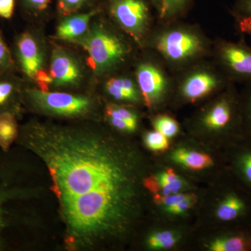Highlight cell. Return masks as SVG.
<instances>
[{
  "label": "cell",
  "instance_id": "2e32d148",
  "mask_svg": "<svg viewBox=\"0 0 251 251\" xmlns=\"http://www.w3.org/2000/svg\"><path fill=\"white\" fill-rule=\"evenodd\" d=\"M107 92L117 100L137 101L139 94L134 82L125 77H113L105 85Z\"/></svg>",
  "mask_w": 251,
  "mask_h": 251
},
{
  "label": "cell",
  "instance_id": "d6986e66",
  "mask_svg": "<svg viewBox=\"0 0 251 251\" xmlns=\"http://www.w3.org/2000/svg\"><path fill=\"white\" fill-rule=\"evenodd\" d=\"M236 159L238 175L251 189V145L238 153Z\"/></svg>",
  "mask_w": 251,
  "mask_h": 251
},
{
  "label": "cell",
  "instance_id": "8fae6325",
  "mask_svg": "<svg viewBox=\"0 0 251 251\" xmlns=\"http://www.w3.org/2000/svg\"><path fill=\"white\" fill-rule=\"evenodd\" d=\"M249 211L250 203L247 198L236 191H231L218 206L216 216L223 222L232 223L246 217Z\"/></svg>",
  "mask_w": 251,
  "mask_h": 251
},
{
  "label": "cell",
  "instance_id": "ac0fdd59",
  "mask_svg": "<svg viewBox=\"0 0 251 251\" xmlns=\"http://www.w3.org/2000/svg\"><path fill=\"white\" fill-rule=\"evenodd\" d=\"M18 135V124L14 114L9 112L0 113V149L7 152Z\"/></svg>",
  "mask_w": 251,
  "mask_h": 251
},
{
  "label": "cell",
  "instance_id": "44dd1931",
  "mask_svg": "<svg viewBox=\"0 0 251 251\" xmlns=\"http://www.w3.org/2000/svg\"><path fill=\"white\" fill-rule=\"evenodd\" d=\"M155 128L167 138H172L179 132V125L171 117L159 116L153 122Z\"/></svg>",
  "mask_w": 251,
  "mask_h": 251
},
{
  "label": "cell",
  "instance_id": "7a4b0ae2",
  "mask_svg": "<svg viewBox=\"0 0 251 251\" xmlns=\"http://www.w3.org/2000/svg\"><path fill=\"white\" fill-rule=\"evenodd\" d=\"M79 43L89 54V63L94 72H108L123 62L127 53L123 42L111 31L96 26L87 31Z\"/></svg>",
  "mask_w": 251,
  "mask_h": 251
},
{
  "label": "cell",
  "instance_id": "603a6c76",
  "mask_svg": "<svg viewBox=\"0 0 251 251\" xmlns=\"http://www.w3.org/2000/svg\"><path fill=\"white\" fill-rule=\"evenodd\" d=\"M106 115L108 118L126 120L130 123L138 125L136 115L128 109L124 108V107L118 106V105H113V104L109 105L106 108Z\"/></svg>",
  "mask_w": 251,
  "mask_h": 251
},
{
  "label": "cell",
  "instance_id": "836d02e7",
  "mask_svg": "<svg viewBox=\"0 0 251 251\" xmlns=\"http://www.w3.org/2000/svg\"><path fill=\"white\" fill-rule=\"evenodd\" d=\"M24 1L29 9L43 11L47 9L50 0H24Z\"/></svg>",
  "mask_w": 251,
  "mask_h": 251
},
{
  "label": "cell",
  "instance_id": "d4e9b609",
  "mask_svg": "<svg viewBox=\"0 0 251 251\" xmlns=\"http://www.w3.org/2000/svg\"><path fill=\"white\" fill-rule=\"evenodd\" d=\"M187 0H162L161 18H168L174 16L184 7Z\"/></svg>",
  "mask_w": 251,
  "mask_h": 251
},
{
  "label": "cell",
  "instance_id": "8d00e7d4",
  "mask_svg": "<svg viewBox=\"0 0 251 251\" xmlns=\"http://www.w3.org/2000/svg\"><path fill=\"white\" fill-rule=\"evenodd\" d=\"M0 224H1V213H0Z\"/></svg>",
  "mask_w": 251,
  "mask_h": 251
},
{
  "label": "cell",
  "instance_id": "277c9868",
  "mask_svg": "<svg viewBox=\"0 0 251 251\" xmlns=\"http://www.w3.org/2000/svg\"><path fill=\"white\" fill-rule=\"evenodd\" d=\"M157 49L166 58L173 62H180L201 52L202 44L201 39L193 33L173 30L158 38Z\"/></svg>",
  "mask_w": 251,
  "mask_h": 251
},
{
  "label": "cell",
  "instance_id": "ffe728a7",
  "mask_svg": "<svg viewBox=\"0 0 251 251\" xmlns=\"http://www.w3.org/2000/svg\"><path fill=\"white\" fill-rule=\"evenodd\" d=\"M178 237L171 231L156 232L149 237L148 243L151 249H171L177 242Z\"/></svg>",
  "mask_w": 251,
  "mask_h": 251
},
{
  "label": "cell",
  "instance_id": "7c38bea8",
  "mask_svg": "<svg viewBox=\"0 0 251 251\" xmlns=\"http://www.w3.org/2000/svg\"><path fill=\"white\" fill-rule=\"evenodd\" d=\"M219 83V79L209 73H195L185 80L181 91L185 98L195 101L215 90Z\"/></svg>",
  "mask_w": 251,
  "mask_h": 251
},
{
  "label": "cell",
  "instance_id": "ba28073f",
  "mask_svg": "<svg viewBox=\"0 0 251 251\" xmlns=\"http://www.w3.org/2000/svg\"><path fill=\"white\" fill-rule=\"evenodd\" d=\"M50 74L57 86L75 85L81 79L78 64L70 54L62 50H56L51 59Z\"/></svg>",
  "mask_w": 251,
  "mask_h": 251
},
{
  "label": "cell",
  "instance_id": "7402d4cb",
  "mask_svg": "<svg viewBox=\"0 0 251 251\" xmlns=\"http://www.w3.org/2000/svg\"><path fill=\"white\" fill-rule=\"evenodd\" d=\"M145 144L148 148L154 151H164L170 147L168 138L158 130L147 133Z\"/></svg>",
  "mask_w": 251,
  "mask_h": 251
},
{
  "label": "cell",
  "instance_id": "5bb4252c",
  "mask_svg": "<svg viewBox=\"0 0 251 251\" xmlns=\"http://www.w3.org/2000/svg\"><path fill=\"white\" fill-rule=\"evenodd\" d=\"M96 13V11H92L66 18L57 27V37L67 41L77 40L82 37L87 32L91 19Z\"/></svg>",
  "mask_w": 251,
  "mask_h": 251
},
{
  "label": "cell",
  "instance_id": "cb8c5ba5",
  "mask_svg": "<svg viewBox=\"0 0 251 251\" xmlns=\"http://www.w3.org/2000/svg\"><path fill=\"white\" fill-rule=\"evenodd\" d=\"M16 93V86L9 80H0V113L4 112V108L12 100Z\"/></svg>",
  "mask_w": 251,
  "mask_h": 251
},
{
  "label": "cell",
  "instance_id": "4316f807",
  "mask_svg": "<svg viewBox=\"0 0 251 251\" xmlns=\"http://www.w3.org/2000/svg\"><path fill=\"white\" fill-rule=\"evenodd\" d=\"M188 194H181V193H174V194L161 195L155 194L153 201L157 204H161L168 207L177 204L181 201L187 197Z\"/></svg>",
  "mask_w": 251,
  "mask_h": 251
},
{
  "label": "cell",
  "instance_id": "3957f363",
  "mask_svg": "<svg viewBox=\"0 0 251 251\" xmlns=\"http://www.w3.org/2000/svg\"><path fill=\"white\" fill-rule=\"evenodd\" d=\"M27 94L36 106L56 115L77 116L88 112L90 108V100L80 96L41 90H28Z\"/></svg>",
  "mask_w": 251,
  "mask_h": 251
},
{
  "label": "cell",
  "instance_id": "6da1fadb",
  "mask_svg": "<svg viewBox=\"0 0 251 251\" xmlns=\"http://www.w3.org/2000/svg\"><path fill=\"white\" fill-rule=\"evenodd\" d=\"M18 138L49 172L68 245L94 249L128 228L137 198L134 164L115 142L92 131L41 127Z\"/></svg>",
  "mask_w": 251,
  "mask_h": 251
},
{
  "label": "cell",
  "instance_id": "9a60e30c",
  "mask_svg": "<svg viewBox=\"0 0 251 251\" xmlns=\"http://www.w3.org/2000/svg\"><path fill=\"white\" fill-rule=\"evenodd\" d=\"M212 251H251V232L239 230L217 238L211 243Z\"/></svg>",
  "mask_w": 251,
  "mask_h": 251
},
{
  "label": "cell",
  "instance_id": "8992f818",
  "mask_svg": "<svg viewBox=\"0 0 251 251\" xmlns=\"http://www.w3.org/2000/svg\"><path fill=\"white\" fill-rule=\"evenodd\" d=\"M220 58L232 78L251 84V48L243 43L224 42L220 47Z\"/></svg>",
  "mask_w": 251,
  "mask_h": 251
},
{
  "label": "cell",
  "instance_id": "484cf974",
  "mask_svg": "<svg viewBox=\"0 0 251 251\" xmlns=\"http://www.w3.org/2000/svg\"><path fill=\"white\" fill-rule=\"evenodd\" d=\"M197 202V197L193 193L188 194L187 197L181 201V202L174 205L166 207V211L172 214H184L188 209H191Z\"/></svg>",
  "mask_w": 251,
  "mask_h": 251
},
{
  "label": "cell",
  "instance_id": "d6a6232c",
  "mask_svg": "<svg viewBox=\"0 0 251 251\" xmlns=\"http://www.w3.org/2000/svg\"><path fill=\"white\" fill-rule=\"evenodd\" d=\"M34 80L37 81L38 83L41 86V90L44 91H48V85L54 82L52 75L42 70V69L36 74Z\"/></svg>",
  "mask_w": 251,
  "mask_h": 251
},
{
  "label": "cell",
  "instance_id": "4dcf8cb0",
  "mask_svg": "<svg viewBox=\"0 0 251 251\" xmlns=\"http://www.w3.org/2000/svg\"><path fill=\"white\" fill-rule=\"evenodd\" d=\"M242 110L244 120L250 127L251 130V86L246 94L245 98L243 101Z\"/></svg>",
  "mask_w": 251,
  "mask_h": 251
},
{
  "label": "cell",
  "instance_id": "30bf717a",
  "mask_svg": "<svg viewBox=\"0 0 251 251\" xmlns=\"http://www.w3.org/2000/svg\"><path fill=\"white\" fill-rule=\"evenodd\" d=\"M17 54L23 73L34 80L42 68L43 56L35 39L29 33H25L18 39Z\"/></svg>",
  "mask_w": 251,
  "mask_h": 251
},
{
  "label": "cell",
  "instance_id": "e0dca14e",
  "mask_svg": "<svg viewBox=\"0 0 251 251\" xmlns=\"http://www.w3.org/2000/svg\"><path fill=\"white\" fill-rule=\"evenodd\" d=\"M173 161L192 171H201L212 166L213 160L209 155L198 151L179 149L173 153Z\"/></svg>",
  "mask_w": 251,
  "mask_h": 251
},
{
  "label": "cell",
  "instance_id": "f546056e",
  "mask_svg": "<svg viewBox=\"0 0 251 251\" xmlns=\"http://www.w3.org/2000/svg\"><path fill=\"white\" fill-rule=\"evenodd\" d=\"M235 13L239 20L243 18L251 20V0H239Z\"/></svg>",
  "mask_w": 251,
  "mask_h": 251
},
{
  "label": "cell",
  "instance_id": "83f0119b",
  "mask_svg": "<svg viewBox=\"0 0 251 251\" xmlns=\"http://www.w3.org/2000/svg\"><path fill=\"white\" fill-rule=\"evenodd\" d=\"M13 63L12 57L7 46L0 34V73L9 70L12 67Z\"/></svg>",
  "mask_w": 251,
  "mask_h": 251
},
{
  "label": "cell",
  "instance_id": "52a82bcc",
  "mask_svg": "<svg viewBox=\"0 0 251 251\" xmlns=\"http://www.w3.org/2000/svg\"><path fill=\"white\" fill-rule=\"evenodd\" d=\"M137 80L148 106H152L161 100L166 91L167 82L160 69L153 64H141L137 70Z\"/></svg>",
  "mask_w": 251,
  "mask_h": 251
},
{
  "label": "cell",
  "instance_id": "5b68a950",
  "mask_svg": "<svg viewBox=\"0 0 251 251\" xmlns=\"http://www.w3.org/2000/svg\"><path fill=\"white\" fill-rule=\"evenodd\" d=\"M110 9L114 18L125 30L138 38L148 24V6L143 0H112Z\"/></svg>",
  "mask_w": 251,
  "mask_h": 251
},
{
  "label": "cell",
  "instance_id": "d590c367",
  "mask_svg": "<svg viewBox=\"0 0 251 251\" xmlns=\"http://www.w3.org/2000/svg\"><path fill=\"white\" fill-rule=\"evenodd\" d=\"M153 1H155V2L158 3V1H159V0H153Z\"/></svg>",
  "mask_w": 251,
  "mask_h": 251
},
{
  "label": "cell",
  "instance_id": "f1b7e54d",
  "mask_svg": "<svg viewBox=\"0 0 251 251\" xmlns=\"http://www.w3.org/2000/svg\"><path fill=\"white\" fill-rule=\"evenodd\" d=\"M87 0H58V7L62 14L69 16L76 12L85 4Z\"/></svg>",
  "mask_w": 251,
  "mask_h": 251
},
{
  "label": "cell",
  "instance_id": "e575fe53",
  "mask_svg": "<svg viewBox=\"0 0 251 251\" xmlns=\"http://www.w3.org/2000/svg\"><path fill=\"white\" fill-rule=\"evenodd\" d=\"M239 25L241 31L251 36V20L248 18L239 20Z\"/></svg>",
  "mask_w": 251,
  "mask_h": 251
},
{
  "label": "cell",
  "instance_id": "4fadbf2b",
  "mask_svg": "<svg viewBox=\"0 0 251 251\" xmlns=\"http://www.w3.org/2000/svg\"><path fill=\"white\" fill-rule=\"evenodd\" d=\"M144 185L151 193L166 196L178 193L184 187L182 180L171 168L157 176L146 178Z\"/></svg>",
  "mask_w": 251,
  "mask_h": 251
},
{
  "label": "cell",
  "instance_id": "9c48e42d",
  "mask_svg": "<svg viewBox=\"0 0 251 251\" xmlns=\"http://www.w3.org/2000/svg\"><path fill=\"white\" fill-rule=\"evenodd\" d=\"M238 103L233 94L224 96L214 105L204 119L206 127L214 130H222L232 126L237 120Z\"/></svg>",
  "mask_w": 251,
  "mask_h": 251
},
{
  "label": "cell",
  "instance_id": "1f68e13d",
  "mask_svg": "<svg viewBox=\"0 0 251 251\" xmlns=\"http://www.w3.org/2000/svg\"><path fill=\"white\" fill-rule=\"evenodd\" d=\"M15 0H0V17L9 19L14 11Z\"/></svg>",
  "mask_w": 251,
  "mask_h": 251
}]
</instances>
